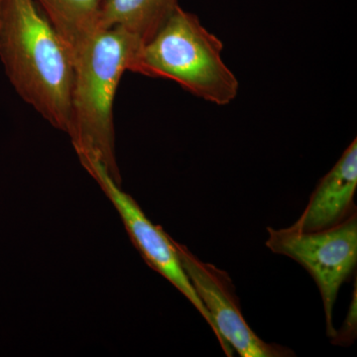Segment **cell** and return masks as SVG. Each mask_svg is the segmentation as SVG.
I'll return each mask as SVG.
<instances>
[{
  "mask_svg": "<svg viewBox=\"0 0 357 357\" xmlns=\"http://www.w3.org/2000/svg\"><path fill=\"white\" fill-rule=\"evenodd\" d=\"M173 243L185 274L225 344L241 357L295 356L288 347L268 344L253 332L244 319L236 287L227 272L202 261L174 239Z\"/></svg>",
  "mask_w": 357,
  "mask_h": 357,
  "instance_id": "obj_6",
  "label": "cell"
},
{
  "mask_svg": "<svg viewBox=\"0 0 357 357\" xmlns=\"http://www.w3.org/2000/svg\"><path fill=\"white\" fill-rule=\"evenodd\" d=\"M178 6V0H105L98 30L121 27L144 44L153 38Z\"/></svg>",
  "mask_w": 357,
  "mask_h": 357,
  "instance_id": "obj_8",
  "label": "cell"
},
{
  "mask_svg": "<svg viewBox=\"0 0 357 357\" xmlns=\"http://www.w3.org/2000/svg\"><path fill=\"white\" fill-rule=\"evenodd\" d=\"M137 37L121 27L98 30L74 56L70 128L77 154L98 159L121 184L115 159L114 105L117 88L138 48Z\"/></svg>",
  "mask_w": 357,
  "mask_h": 357,
  "instance_id": "obj_2",
  "label": "cell"
},
{
  "mask_svg": "<svg viewBox=\"0 0 357 357\" xmlns=\"http://www.w3.org/2000/svg\"><path fill=\"white\" fill-rule=\"evenodd\" d=\"M266 246L275 255L287 256L299 263L318 286L324 311L326 335L335 337L333 307L340 286L354 273L357 263V213L330 229L299 231L292 227H268Z\"/></svg>",
  "mask_w": 357,
  "mask_h": 357,
  "instance_id": "obj_4",
  "label": "cell"
},
{
  "mask_svg": "<svg viewBox=\"0 0 357 357\" xmlns=\"http://www.w3.org/2000/svg\"><path fill=\"white\" fill-rule=\"evenodd\" d=\"M77 156L81 160L82 165L96 178L103 192L114 204L129 236L149 266L165 277L192 303V306L196 307L197 311L210 326L227 356H234V351L220 337L211 314L199 300L189 277L185 274L178 259L172 237L167 234L162 227L150 222L132 197L122 191L119 187L121 184L112 178L107 168L98 159L84 154Z\"/></svg>",
  "mask_w": 357,
  "mask_h": 357,
  "instance_id": "obj_5",
  "label": "cell"
},
{
  "mask_svg": "<svg viewBox=\"0 0 357 357\" xmlns=\"http://www.w3.org/2000/svg\"><path fill=\"white\" fill-rule=\"evenodd\" d=\"M0 60L20 98L69 134L74 59L34 0H0Z\"/></svg>",
  "mask_w": 357,
  "mask_h": 357,
  "instance_id": "obj_1",
  "label": "cell"
},
{
  "mask_svg": "<svg viewBox=\"0 0 357 357\" xmlns=\"http://www.w3.org/2000/svg\"><path fill=\"white\" fill-rule=\"evenodd\" d=\"M357 139L354 138L335 165L319 181L306 208L291 225L299 231H318L335 227L356 211Z\"/></svg>",
  "mask_w": 357,
  "mask_h": 357,
  "instance_id": "obj_7",
  "label": "cell"
},
{
  "mask_svg": "<svg viewBox=\"0 0 357 357\" xmlns=\"http://www.w3.org/2000/svg\"><path fill=\"white\" fill-rule=\"evenodd\" d=\"M357 291L356 280L354 283V296L349 312H347V318L344 321L340 330L337 331L335 337H332L333 344L340 345V347H349L352 344L356 337L357 333Z\"/></svg>",
  "mask_w": 357,
  "mask_h": 357,
  "instance_id": "obj_10",
  "label": "cell"
},
{
  "mask_svg": "<svg viewBox=\"0 0 357 357\" xmlns=\"http://www.w3.org/2000/svg\"><path fill=\"white\" fill-rule=\"evenodd\" d=\"M72 54L98 31L105 0H34Z\"/></svg>",
  "mask_w": 357,
  "mask_h": 357,
  "instance_id": "obj_9",
  "label": "cell"
},
{
  "mask_svg": "<svg viewBox=\"0 0 357 357\" xmlns=\"http://www.w3.org/2000/svg\"><path fill=\"white\" fill-rule=\"evenodd\" d=\"M223 44L196 14L176 7L168 20L141 45L129 72L168 79L197 98L227 105L238 93V79L223 62Z\"/></svg>",
  "mask_w": 357,
  "mask_h": 357,
  "instance_id": "obj_3",
  "label": "cell"
}]
</instances>
